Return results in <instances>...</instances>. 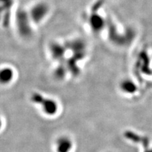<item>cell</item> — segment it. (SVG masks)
Here are the masks:
<instances>
[{"instance_id": "obj_7", "label": "cell", "mask_w": 152, "mask_h": 152, "mask_svg": "<svg viewBox=\"0 0 152 152\" xmlns=\"http://www.w3.org/2000/svg\"><path fill=\"white\" fill-rule=\"evenodd\" d=\"M120 88L123 92L128 94H134L137 91V87L135 83L130 79H125L120 84Z\"/></svg>"}, {"instance_id": "obj_4", "label": "cell", "mask_w": 152, "mask_h": 152, "mask_svg": "<svg viewBox=\"0 0 152 152\" xmlns=\"http://www.w3.org/2000/svg\"><path fill=\"white\" fill-rule=\"evenodd\" d=\"M89 25L91 30L94 33H99L104 29L106 22L99 14H93L89 18Z\"/></svg>"}, {"instance_id": "obj_1", "label": "cell", "mask_w": 152, "mask_h": 152, "mask_svg": "<svg viewBox=\"0 0 152 152\" xmlns=\"http://www.w3.org/2000/svg\"><path fill=\"white\" fill-rule=\"evenodd\" d=\"M15 25L17 33L22 38H29L33 35L35 25L30 18L28 10L20 9L17 11Z\"/></svg>"}, {"instance_id": "obj_3", "label": "cell", "mask_w": 152, "mask_h": 152, "mask_svg": "<svg viewBox=\"0 0 152 152\" xmlns=\"http://www.w3.org/2000/svg\"><path fill=\"white\" fill-rule=\"evenodd\" d=\"M31 101L37 105L40 106L43 113L48 116H53L58 112V103L52 98L45 97L42 94L35 92L31 95Z\"/></svg>"}, {"instance_id": "obj_6", "label": "cell", "mask_w": 152, "mask_h": 152, "mask_svg": "<svg viewBox=\"0 0 152 152\" xmlns=\"http://www.w3.org/2000/svg\"><path fill=\"white\" fill-rule=\"evenodd\" d=\"M14 71L9 66L1 68L0 73V80L2 85H7L12 82L14 77Z\"/></svg>"}, {"instance_id": "obj_10", "label": "cell", "mask_w": 152, "mask_h": 152, "mask_svg": "<svg viewBox=\"0 0 152 152\" xmlns=\"http://www.w3.org/2000/svg\"><path fill=\"white\" fill-rule=\"evenodd\" d=\"M144 152H152V149H146Z\"/></svg>"}, {"instance_id": "obj_9", "label": "cell", "mask_w": 152, "mask_h": 152, "mask_svg": "<svg viewBox=\"0 0 152 152\" xmlns=\"http://www.w3.org/2000/svg\"><path fill=\"white\" fill-rule=\"evenodd\" d=\"M14 1L15 0H1V11H4L7 14V12H9V10H10L14 6Z\"/></svg>"}, {"instance_id": "obj_5", "label": "cell", "mask_w": 152, "mask_h": 152, "mask_svg": "<svg viewBox=\"0 0 152 152\" xmlns=\"http://www.w3.org/2000/svg\"><path fill=\"white\" fill-rule=\"evenodd\" d=\"M73 142L68 137L62 136L57 139L55 148L56 152H70L73 149Z\"/></svg>"}, {"instance_id": "obj_8", "label": "cell", "mask_w": 152, "mask_h": 152, "mask_svg": "<svg viewBox=\"0 0 152 152\" xmlns=\"http://www.w3.org/2000/svg\"><path fill=\"white\" fill-rule=\"evenodd\" d=\"M50 52L53 58L58 60L64 56L66 49L63 45L61 46V45H60V44L55 43L52 44V46L50 47Z\"/></svg>"}, {"instance_id": "obj_2", "label": "cell", "mask_w": 152, "mask_h": 152, "mask_svg": "<svg viewBox=\"0 0 152 152\" xmlns=\"http://www.w3.org/2000/svg\"><path fill=\"white\" fill-rule=\"evenodd\" d=\"M28 14L35 26L40 25L46 20L51 12L50 6L44 1H39L33 4L28 9Z\"/></svg>"}]
</instances>
